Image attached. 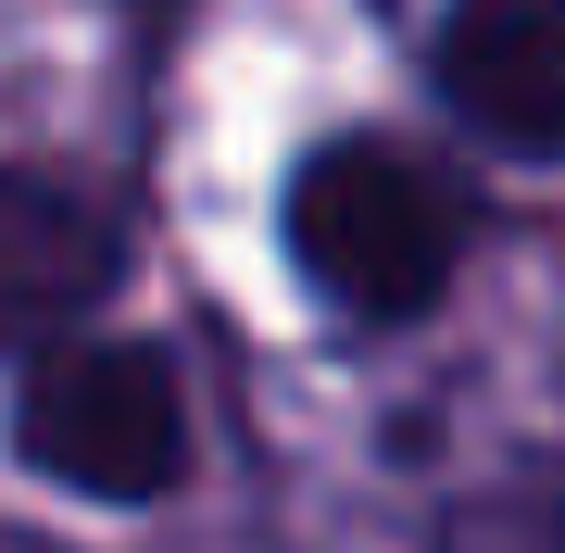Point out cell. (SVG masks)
<instances>
[{
  "label": "cell",
  "mask_w": 565,
  "mask_h": 553,
  "mask_svg": "<svg viewBox=\"0 0 565 553\" xmlns=\"http://www.w3.org/2000/svg\"><path fill=\"white\" fill-rule=\"evenodd\" d=\"M289 252L364 328H403L427 315L465 265V189L403 139H327L302 177H289Z\"/></svg>",
  "instance_id": "1"
},
{
  "label": "cell",
  "mask_w": 565,
  "mask_h": 553,
  "mask_svg": "<svg viewBox=\"0 0 565 553\" xmlns=\"http://www.w3.org/2000/svg\"><path fill=\"white\" fill-rule=\"evenodd\" d=\"M440 88L478 139L565 164V0H452Z\"/></svg>",
  "instance_id": "4"
},
{
  "label": "cell",
  "mask_w": 565,
  "mask_h": 553,
  "mask_svg": "<svg viewBox=\"0 0 565 553\" xmlns=\"http://www.w3.org/2000/svg\"><path fill=\"white\" fill-rule=\"evenodd\" d=\"M13 440H25L39 478H63V491L151 503V491H177V466H189L177 365H163L151 340H51V365L25 377V403H13Z\"/></svg>",
  "instance_id": "2"
},
{
  "label": "cell",
  "mask_w": 565,
  "mask_h": 553,
  "mask_svg": "<svg viewBox=\"0 0 565 553\" xmlns=\"http://www.w3.org/2000/svg\"><path fill=\"white\" fill-rule=\"evenodd\" d=\"M114 277H126V226L76 177L0 164V352L76 340L88 302H114Z\"/></svg>",
  "instance_id": "3"
}]
</instances>
